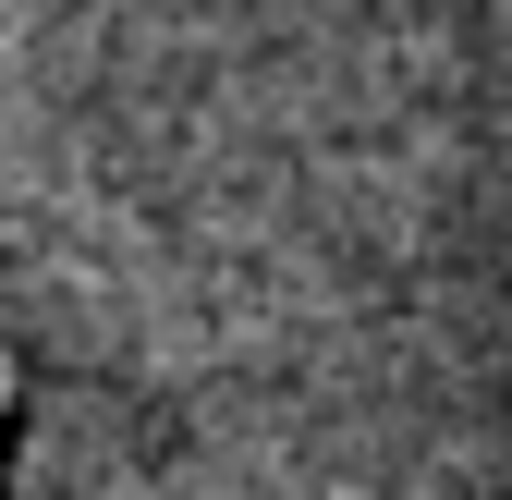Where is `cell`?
<instances>
[{"instance_id":"cell-1","label":"cell","mask_w":512,"mask_h":500,"mask_svg":"<svg viewBox=\"0 0 512 500\" xmlns=\"http://www.w3.org/2000/svg\"><path fill=\"white\" fill-rule=\"evenodd\" d=\"M0 391H13V366H0Z\"/></svg>"}]
</instances>
